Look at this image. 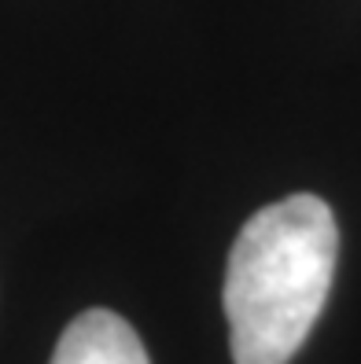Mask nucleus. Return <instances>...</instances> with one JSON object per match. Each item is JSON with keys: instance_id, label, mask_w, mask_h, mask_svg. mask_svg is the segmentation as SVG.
<instances>
[{"instance_id": "obj_1", "label": "nucleus", "mask_w": 361, "mask_h": 364, "mask_svg": "<svg viewBox=\"0 0 361 364\" xmlns=\"http://www.w3.org/2000/svg\"><path fill=\"white\" fill-rule=\"evenodd\" d=\"M339 258L325 199L288 196L251 213L229 250L225 316L236 364H288L321 316Z\"/></svg>"}, {"instance_id": "obj_2", "label": "nucleus", "mask_w": 361, "mask_h": 364, "mask_svg": "<svg viewBox=\"0 0 361 364\" xmlns=\"http://www.w3.org/2000/svg\"><path fill=\"white\" fill-rule=\"evenodd\" d=\"M52 364H152L140 335L111 309H85L59 335Z\"/></svg>"}]
</instances>
